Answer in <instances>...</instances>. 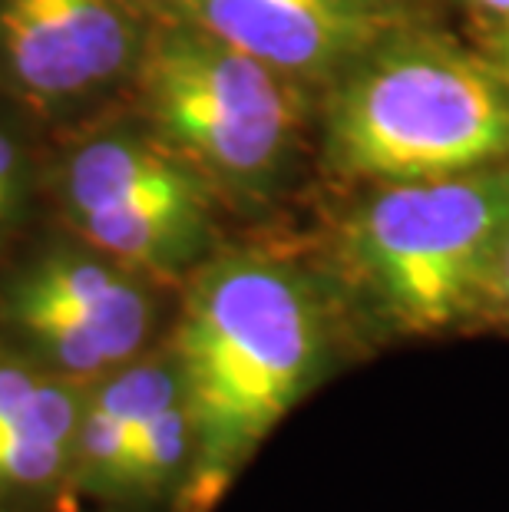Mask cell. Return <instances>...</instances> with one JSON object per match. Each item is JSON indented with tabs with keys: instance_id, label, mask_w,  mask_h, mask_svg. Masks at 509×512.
<instances>
[{
	"instance_id": "13",
	"label": "cell",
	"mask_w": 509,
	"mask_h": 512,
	"mask_svg": "<svg viewBox=\"0 0 509 512\" xmlns=\"http://www.w3.org/2000/svg\"><path fill=\"white\" fill-rule=\"evenodd\" d=\"M486 314H500L509 321V232L500 245L493 265V281H490V301H486Z\"/></svg>"
},
{
	"instance_id": "6",
	"label": "cell",
	"mask_w": 509,
	"mask_h": 512,
	"mask_svg": "<svg viewBox=\"0 0 509 512\" xmlns=\"http://www.w3.org/2000/svg\"><path fill=\"white\" fill-rule=\"evenodd\" d=\"M0 321L43 367L93 384L146 351L156 304L133 268L96 248H53L0 288Z\"/></svg>"
},
{
	"instance_id": "7",
	"label": "cell",
	"mask_w": 509,
	"mask_h": 512,
	"mask_svg": "<svg viewBox=\"0 0 509 512\" xmlns=\"http://www.w3.org/2000/svg\"><path fill=\"white\" fill-rule=\"evenodd\" d=\"M139 0H0V73L37 103H73L136 73Z\"/></svg>"
},
{
	"instance_id": "3",
	"label": "cell",
	"mask_w": 509,
	"mask_h": 512,
	"mask_svg": "<svg viewBox=\"0 0 509 512\" xmlns=\"http://www.w3.org/2000/svg\"><path fill=\"white\" fill-rule=\"evenodd\" d=\"M509 232V162L381 182L357 205L344 255L377 318L397 334H443L486 314Z\"/></svg>"
},
{
	"instance_id": "1",
	"label": "cell",
	"mask_w": 509,
	"mask_h": 512,
	"mask_svg": "<svg viewBox=\"0 0 509 512\" xmlns=\"http://www.w3.org/2000/svg\"><path fill=\"white\" fill-rule=\"evenodd\" d=\"M331 311L305 268L258 248L205 261L169 351L196 430L182 509L212 512L331 357Z\"/></svg>"
},
{
	"instance_id": "4",
	"label": "cell",
	"mask_w": 509,
	"mask_h": 512,
	"mask_svg": "<svg viewBox=\"0 0 509 512\" xmlns=\"http://www.w3.org/2000/svg\"><path fill=\"white\" fill-rule=\"evenodd\" d=\"M136 96L156 133L235 202H265L285 182L305 123V86L186 17L149 24Z\"/></svg>"
},
{
	"instance_id": "9",
	"label": "cell",
	"mask_w": 509,
	"mask_h": 512,
	"mask_svg": "<svg viewBox=\"0 0 509 512\" xmlns=\"http://www.w3.org/2000/svg\"><path fill=\"white\" fill-rule=\"evenodd\" d=\"M182 397V380L169 351L139 354L86 387L70 476L93 493L123 496L129 453L162 407Z\"/></svg>"
},
{
	"instance_id": "8",
	"label": "cell",
	"mask_w": 509,
	"mask_h": 512,
	"mask_svg": "<svg viewBox=\"0 0 509 512\" xmlns=\"http://www.w3.org/2000/svg\"><path fill=\"white\" fill-rule=\"evenodd\" d=\"M298 86L334 83L404 27L394 0H179L172 10Z\"/></svg>"
},
{
	"instance_id": "16",
	"label": "cell",
	"mask_w": 509,
	"mask_h": 512,
	"mask_svg": "<svg viewBox=\"0 0 509 512\" xmlns=\"http://www.w3.org/2000/svg\"><path fill=\"white\" fill-rule=\"evenodd\" d=\"M139 4H156V7H162V10H172L179 4V0H139Z\"/></svg>"
},
{
	"instance_id": "15",
	"label": "cell",
	"mask_w": 509,
	"mask_h": 512,
	"mask_svg": "<svg viewBox=\"0 0 509 512\" xmlns=\"http://www.w3.org/2000/svg\"><path fill=\"white\" fill-rule=\"evenodd\" d=\"M470 4L496 20H509V0H470Z\"/></svg>"
},
{
	"instance_id": "11",
	"label": "cell",
	"mask_w": 509,
	"mask_h": 512,
	"mask_svg": "<svg viewBox=\"0 0 509 512\" xmlns=\"http://www.w3.org/2000/svg\"><path fill=\"white\" fill-rule=\"evenodd\" d=\"M192 453H196V430L186 407V394L162 407L129 453L123 496H159L162 489L186 483Z\"/></svg>"
},
{
	"instance_id": "5",
	"label": "cell",
	"mask_w": 509,
	"mask_h": 512,
	"mask_svg": "<svg viewBox=\"0 0 509 512\" xmlns=\"http://www.w3.org/2000/svg\"><path fill=\"white\" fill-rule=\"evenodd\" d=\"M63 212L86 245L143 278H179L212 245L215 189L149 129H106L70 152Z\"/></svg>"
},
{
	"instance_id": "12",
	"label": "cell",
	"mask_w": 509,
	"mask_h": 512,
	"mask_svg": "<svg viewBox=\"0 0 509 512\" xmlns=\"http://www.w3.org/2000/svg\"><path fill=\"white\" fill-rule=\"evenodd\" d=\"M24 192H27L24 149L0 126V228H7L17 219L20 205H24Z\"/></svg>"
},
{
	"instance_id": "14",
	"label": "cell",
	"mask_w": 509,
	"mask_h": 512,
	"mask_svg": "<svg viewBox=\"0 0 509 512\" xmlns=\"http://www.w3.org/2000/svg\"><path fill=\"white\" fill-rule=\"evenodd\" d=\"M496 57H500L496 70H500L509 83V20H503V34H500V40H496Z\"/></svg>"
},
{
	"instance_id": "2",
	"label": "cell",
	"mask_w": 509,
	"mask_h": 512,
	"mask_svg": "<svg viewBox=\"0 0 509 512\" xmlns=\"http://www.w3.org/2000/svg\"><path fill=\"white\" fill-rule=\"evenodd\" d=\"M324 152L341 176L414 182L509 162V83L457 40L404 24L331 83Z\"/></svg>"
},
{
	"instance_id": "10",
	"label": "cell",
	"mask_w": 509,
	"mask_h": 512,
	"mask_svg": "<svg viewBox=\"0 0 509 512\" xmlns=\"http://www.w3.org/2000/svg\"><path fill=\"white\" fill-rule=\"evenodd\" d=\"M86 387L43 367L37 357L0 351V443L47 440L73 453Z\"/></svg>"
}]
</instances>
